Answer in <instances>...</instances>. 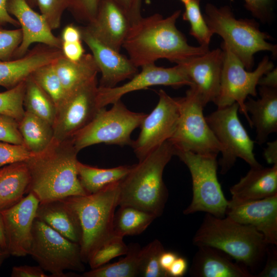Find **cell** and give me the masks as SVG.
Returning a JSON list of instances; mask_svg holds the SVG:
<instances>
[{
  "mask_svg": "<svg viewBox=\"0 0 277 277\" xmlns=\"http://www.w3.org/2000/svg\"><path fill=\"white\" fill-rule=\"evenodd\" d=\"M181 13L178 10L166 18L155 13L131 25L122 47L136 67L155 64L162 58L177 64L209 50V47L189 45L176 26Z\"/></svg>",
  "mask_w": 277,
  "mask_h": 277,
  "instance_id": "obj_1",
  "label": "cell"
},
{
  "mask_svg": "<svg viewBox=\"0 0 277 277\" xmlns=\"http://www.w3.org/2000/svg\"><path fill=\"white\" fill-rule=\"evenodd\" d=\"M78 153L71 140H53L46 150L30 156L25 161L30 174L29 192L39 202L88 194L78 176Z\"/></svg>",
  "mask_w": 277,
  "mask_h": 277,
  "instance_id": "obj_2",
  "label": "cell"
},
{
  "mask_svg": "<svg viewBox=\"0 0 277 277\" xmlns=\"http://www.w3.org/2000/svg\"><path fill=\"white\" fill-rule=\"evenodd\" d=\"M169 140L151 152L137 164L120 183L119 206H130L154 215L163 213L168 199L164 182V169L175 155Z\"/></svg>",
  "mask_w": 277,
  "mask_h": 277,
  "instance_id": "obj_3",
  "label": "cell"
},
{
  "mask_svg": "<svg viewBox=\"0 0 277 277\" xmlns=\"http://www.w3.org/2000/svg\"><path fill=\"white\" fill-rule=\"evenodd\" d=\"M192 242L197 247L209 246L223 251L251 270L252 274L263 263L269 245L254 227L226 216L219 217L207 213Z\"/></svg>",
  "mask_w": 277,
  "mask_h": 277,
  "instance_id": "obj_4",
  "label": "cell"
},
{
  "mask_svg": "<svg viewBox=\"0 0 277 277\" xmlns=\"http://www.w3.org/2000/svg\"><path fill=\"white\" fill-rule=\"evenodd\" d=\"M121 182L94 193L65 198L81 223L82 238L80 245L84 263H88L94 253L114 236L113 221L118 206Z\"/></svg>",
  "mask_w": 277,
  "mask_h": 277,
  "instance_id": "obj_5",
  "label": "cell"
},
{
  "mask_svg": "<svg viewBox=\"0 0 277 277\" xmlns=\"http://www.w3.org/2000/svg\"><path fill=\"white\" fill-rule=\"evenodd\" d=\"M203 15L213 34L223 38L247 70L252 69L254 55L258 52L268 51L276 56V45L267 42L271 36L260 30L254 19H237L230 6L217 7L211 3L205 6Z\"/></svg>",
  "mask_w": 277,
  "mask_h": 277,
  "instance_id": "obj_6",
  "label": "cell"
},
{
  "mask_svg": "<svg viewBox=\"0 0 277 277\" xmlns=\"http://www.w3.org/2000/svg\"><path fill=\"white\" fill-rule=\"evenodd\" d=\"M45 271L52 277L76 275L66 270L85 271L79 244L72 242L42 221L35 219L29 252Z\"/></svg>",
  "mask_w": 277,
  "mask_h": 277,
  "instance_id": "obj_7",
  "label": "cell"
},
{
  "mask_svg": "<svg viewBox=\"0 0 277 277\" xmlns=\"http://www.w3.org/2000/svg\"><path fill=\"white\" fill-rule=\"evenodd\" d=\"M146 114L130 111L120 100L109 110L101 108L92 120L70 140L78 152L102 143L131 146V133L140 126Z\"/></svg>",
  "mask_w": 277,
  "mask_h": 277,
  "instance_id": "obj_8",
  "label": "cell"
},
{
  "mask_svg": "<svg viewBox=\"0 0 277 277\" xmlns=\"http://www.w3.org/2000/svg\"><path fill=\"white\" fill-rule=\"evenodd\" d=\"M175 155L187 166L192 179V198L183 213L203 211L225 217L228 201L218 180L217 156L182 151H175Z\"/></svg>",
  "mask_w": 277,
  "mask_h": 277,
  "instance_id": "obj_9",
  "label": "cell"
},
{
  "mask_svg": "<svg viewBox=\"0 0 277 277\" xmlns=\"http://www.w3.org/2000/svg\"><path fill=\"white\" fill-rule=\"evenodd\" d=\"M237 103L217 110L205 117L206 120L222 147L219 164L220 173H227L241 158L251 168L262 166L253 153L254 143L241 123Z\"/></svg>",
  "mask_w": 277,
  "mask_h": 277,
  "instance_id": "obj_10",
  "label": "cell"
},
{
  "mask_svg": "<svg viewBox=\"0 0 277 277\" xmlns=\"http://www.w3.org/2000/svg\"><path fill=\"white\" fill-rule=\"evenodd\" d=\"M180 114L176 129L168 140L175 151L217 156L222 147L203 114L204 107L190 89L179 98Z\"/></svg>",
  "mask_w": 277,
  "mask_h": 277,
  "instance_id": "obj_11",
  "label": "cell"
},
{
  "mask_svg": "<svg viewBox=\"0 0 277 277\" xmlns=\"http://www.w3.org/2000/svg\"><path fill=\"white\" fill-rule=\"evenodd\" d=\"M223 62L220 91L214 104L222 108L237 103L240 112L246 117L251 127L250 117L245 103L249 95L256 96V86L260 78L273 69V63L267 56L263 57L253 71L247 70L228 46L221 44Z\"/></svg>",
  "mask_w": 277,
  "mask_h": 277,
  "instance_id": "obj_12",
  "label": "cell"
},
{
  "mask_svg": "<svg viewBox=\"0 0 277 277\" xmlns=\"http://www.w3.org/2000/svg\"><path fill=\"white\" fill-rule=\"evenodd\" d=\"M157 93V105L143 119L139 135L131 145L138 161L170 139L176 127L180 114L179 98H173L162 89Z\"/></svg>",
  "mask_w": 277,
  "mask_h": 277,
  "instance_id": "obj_13",
  "label": "cell"
},
{
  "mask_svg": "<svg viewBox=\"0 0 277 277\" xmlns=\"http://www.w3.org/2000/svg\"><path fill=\"white\" fill-rule=\"evenodd\" d=\"M95 78L68 96L57 108L53 124L54 140H70L86 127L98 110Z\"/></svg>",
  "mask_w": 277,
  "mask_h": 277,
  "instance_id": "obj_14",
  "label": "cell"
},
{
  "mask_svg": "<svg viewBox=\"0 0 277 277\" xmlns=\"http://www.w3.org/2000/svg\"><path fill=\"white\" fill-rule=\"evenodd\" d=\"M141 68L139 73L121 86L111 88L98 87L96 98L98 107H105L121 100L122 96L128 93L151 86L162 85L178 88L191 85L179 64L173 67L165 68L151 64L144 65Z\"/></svg>",
  "mask_w": 277,
  "mask_h": 277,
  "instance_id": "obj_15",
  "label": "cell"
},
{
  "mask_svg": "<svg viewBox=\"0 0 277 277\" xmlns=\"http://www.w3.org/2000/svg\"><path fill=\"white\" fill-rule=\"evenodd\" d=\"M39 203L35 195L29 192L19 202L0 212L10 255L23 256L29 254L32 228Z\"/></svg>",
  "mask_w": 277,
  "mask_h": 277,
  "instance_id": "obj_16",
  "label": "cell"
},
{
  "mask_svg": "<svg viewBox=\"0 0 277 277\" xmlns=\"http://www.w3.org/2000/svg\"><path fill=\"white\" fill-rule=\"evenodd\" d=\"M223 51L220 48L183 61L180 65L191 83L189 86L205 107L214 102L221 80Z\"/></svg>",
  "mask_w": 277,
  "mask_h": 277,
  "instance_id": "obj_17",
  "label": "cell"
},
{
  "mask_svg": "<svg viewBox=\"0 0 277 277\" xmlns=\"http://www.w3.org/2000/svg\"><path fill=\"white\" fill-rule=\"evenodd\" d=\"M225 216L254 227L268 244L277 245V194L239 203L228 201Z\"/></svg>",
  "mask_w": 277,
  "mask_h": 277,
  "instance_id": "obj_18",
  "label": "cell"
},
{
  "mask_svg": "<svg viewBox=\"0 0 277 277\" xmlns=\"http://www.w3.org/2000/svg\"><path fill=\"white\" fill-rule=\"evenodd\" d=\"M6 6L8 13L18 21L22 32V42L13 57L24 56L29 46L34 43L61 49V39L53 34L45 17L34 11L27 0H8Z\"/></svg>",
  "mask_w": 277,
  "mask_h": 277,
  "instance_id": "obj_19",
  "label": "cell"
},
{
  "mask_svg": "<svg viewBox=\"0 0 277 277\" xmlns=\"http://www.w3.org/2000/svg\"><path fill=\"white\" fill-rule=\"evenodd\" d=\"M82 39L92 52V55L101 73L98 87L111 88L137 73V68L129 58L105 44L86 27L81 28Z\"/></svg>",
  "mask_w": 277,
  "mask_h": 277,
  "instance_id": "obj_20",
  "label": "cell"
},
{
  "mask_svg": "<svg viewBox=\"0 0 277 277\" xmlns=\"http://www.w3.org/2000/svg\"><path fill=\"white\" fill-rule=\"evenodd\" d=\"M127 12L113 0H100L94 19L85 27L100 41L120 51L131 27Z\"/></svg>",
  "mask_w": 277,
  "mask_h": 277,
  "instance_id": "obj_21",
  "label": "cell"
},
{
  "mask_svg": "<svg viewBox=\"0 0 277 277\" xmlns=\"http://www.w3.org/2000/svg\"><path fill=\"white\" fill-rule=\"evenodd\" d=\"M189 269L193 277H254L243 265L233 262L223 251L209 246L197 247Z\"/></svg>",
  "mask_w": 277,
  "mask_h": 277,
  "instance_id": "obj_22",
  "label": "cell"
},
{
  "mask_svg": "<svg viewBox=\"0 0 277 277\" xmlns=\"http://www.w3.org/2000/svg\"><path fill=\"white\" fill-rule=\"evenodd\" d=\"M230 200L239 203L257 200L277 194V164L271 167H252L230 188Z\"/></svg>",
  "mask_w": 277,
  "mask_h": 277,
  "instance_id": "obj_23",
  "label": "cell"
},
{
  "mask_svg": "<svg viewBox=\"0 0 277 277\" xmlns=\"http://www.w3.org/2000/svg\"><path fill=\"white\" fill-rule=\"evenodd\" d=\"M62 56L61 49L52 48L35 50L13 60H0V86L11 89L40 67L53 63Z\"/></svg>",
  "mask_w": 277,
  "mask_h": 277,
  "instance_id": "obj_24",
  "label": "cell"
},
{
  "mask_svg": "<svg viewBox=\"0 0 277 277\" xmlns=\"http://www.w3.org/2000/svg\"><path fill=\"white\" fill-rule=\"evenodd\" d=\"M260 97L256 100L248 96L245 107L251 114V127L255 128V142L265 143L269 135L277 132V88L261 86Z\"/></svg>",
  "mask_w": 277,
  "mask_h": 277,
  "instance_id": "obj_25",
  "label": "cell"
},
{
  "mask_svg": "<svg viewBox=\"0 0 277 277\" xmlns=\"http://www.w3.org/2000/svg\"><path fill=\"white\" fill-rule=\"evenodd\" d=\"M35 218L72 242L80 244L82 230L80 220L65 199L39 202Z\"/></svg>",
  "mask_w": 277,
  "mask_h": 277,
  "instance_id": "obj_26",
  "label": "cell"
},
{
  "mask_svg": "<svg viewBox=\"0 0 277 277\" xmlns=\"http://www.w3.org/2000/svg\"><path fill=\"white\" fill-rule=\"evenodd\" d=\"M53 65L66 97L96 78L99 72L91 54H85L81 60L76 62L71 61L63 55L56 60Z\"/></svg>",
  "mask_w": 277,
  "mask_h": 277,
  "instance_id": "obj_27",
  "label": "cell"
},
{
  "mask_svg": "<svg viewBox=\"0 0 277 277\" xmlns=\"http://www.w3.org/2000/svg\"><path fill=\"white\" fill-rule=\"evenodd\" d=\"M30 181L25 162L0 168V212L19 202L29 192Z\"/></svg>",
  "mask_w": 277,
  "mask_h": 277,
  "instance_id": "obj_28",
  "label": "cell"
},
{
  "mask_svg": "<svg viewBox=\"0 0 277 277\" xmlns=\"http://www.w3.org/2000/svg\"><path fill=\"white\" fill-rule=\"evenodd\" d=\"M23 144L33 154L46 150L54 140L53 126L28 112L18 122Z\"/></svg>",
  "mask_w": 277,
  "mask_h": 277,
  "instance_id": "obj_29",
  "label": "cell"
},
{
  "mask_svg": "<svg viewBox=\"0 0 277 277\" xmlns=\"http://www.w3.org/2000/svg\"><path fill=\"white\" fill-rule=\"evenodd\" d=\"M133 165L100 168L80 162L77 163L81 184L87 194L95 193L113 183L122 181L130 172Z\"/></svg>",
  "mask_w": 277,
  "mask_h": 277,
  "instance_id": "obj_30",
  "label": "cell"
},
{
  "mask_svg": "<svg viewBox=\"0 0 277 277\" xmlns=\"http://www.w3.org/2000/svg\"><path fill=\"white\" fill-rule=\"evenodd\" d=\"M156 217L149 212L130 206H120L115 212L114 235L124 238L143 232Z\"/></svg>",
  "mask_w": 277,
  "mask_h": 277,
  "instance_id": "obj_31",
  "label": "cell"
},
{
  "mask_svg": "<svg viewBox=\"0 0 277 277\" xmlns=\"http://www.w3.org/2000/svg\"><path fill=\"white\" fill-rule=\"evenodd\" d=\"M126 256L117 262L105 264L84 272L83 277H135L139 276V261L141 247L137 243L128 245Z\"/></svg>",
  "mask_w": 277,
  "mask_h": 277,
  "instance_id": "obj_32",
  "label": "cell"
},
{
  "mask_svg": "<svg viewBox=\"0 0 277 277\" xmlns=\"http://www.w3.org/2000/svg\"><path fill=\"white\" fill-rule=\"evenodd\" d=\"M23 105L26 112L38 116L53 126L57 108L51 98L31 75L25 80Z\"/></svg>",
  "mask_w": 277,
  "mask_h": 277,
  "instance_id": "obj_33",
  "label": "cell"
},
{
  "mask_svg": "<svg viewBox=\"0 0 277 277\" xmlns=\"http://www.w3.org/2000/svg\"><path fill=\"white\" fill-rule=\"evenodd\" d=\"M201 0H189L184 4L183 19L189 23L190 34L194 37L200 46L209 47L213 35L200 9Z\"/></svg>",
  "mask_w": 277,
  "mask_h": 277,
  "instance_id": "obj_34",
  "label": "cell"
},
{
  "mask_svg": "<svg viewBox=\"0 0 277 277\" xmlns=\"http://www.w3.org/2000/svg\"><path fill=\"white\" fill-rule=\"evenodd\" d=\"M53 63L40 67L31 76L57 108L65 100L66 95Z\"/></svg>",
  "mask_w": 277,
  "mask_h": 277,
  "instance_id": "obj_35",
  "label": "cell"
},
{
  "mask_svg": "<svg viewBox=\"0 0 277 277\" xmlns=\"http://www.w3.org/2000/svg\"><path fill=\"white\" fill-rule=\"evenodd\" d=\"M164 250L163 244L157 239L154 240L141 248L139 276L169 277L160 264V257Z\"/></svg>",
  "mask_w": 277,
  "mask_h": 277,
  "instance_id": "obj_36",
  "label": "cell"
},
{
  "mask_svg": "<svg viewBox=\"0 0 277 277\" xmlns=\"http://www.w3.org/2000/svg\"><path fill=\"white\" fill-rule=\"evenodd\" d=\"M25 80L11 89L0 92L1 114L10 116L18 122L22 118L25 112L23 105Z\"/></svg>",
  "mask_w": 277,
  "mask_h": 277,
  "instance_id": "obj_37",
  "label": "cell"
},
{
  "mask_svg": "<svg viewBox=\"0 0 277 277\" xmlns=\"http://www.w3.org/2000/svg\"><path fill=\"white\" fill-rule=\"evenodd\" d=\"M128 246L123 241V238L114 235L103 244L92 255L88 264L91 269L102 266L113 259L125 255Z\"/></svg>",
  "mask_w": 277,
  "mask_h": 277,
  "instance_id": "obj_38",
  "label": "cell"
},
{
  "mask_svg": "<svg viewBox=\"0 0 277 277\" xmlns=\"http://www.w3.org/2000/svg\"><path fill=\"white\" fill-rule=\"evenodd\" d=\"M71 0H36L41 14L45 17L51 29L60 26L64 11L69 8Z\"/></svg>",
  "mask_w": 277,
  "mask_h": 277,
  "instance_id": "obj_39",
  "label": "cell"
},
{
  "mask_svg": "<svg viewBox=\"0 0 277 277\" xmlns=\"http://www.w3.org/2000/svg\"><path fill=\"white\" fill-rule=\"evenodd\" d=\"M32 155L24 144L0 141V168L10 164L25 162Z\"/></svg>",
  "mask_w": 277,
  "mask_h": 277,
  "instance_id": "obj_40",
  "label": "cell"
},
{
  "mask_svg": "<svg viewBox=\"0 0 277 277\" xmlns=\"http://www.w3.org/2000/svg\"><path fill=\"white\" fill-rule=\"evenodd\" d=\"M0 25V60H10L21 44L22 32L21 28L4 29Z\"/></svg>",
  "mask_w": 277,
  "mask_h": 277,
  "instance_id": "obj_41",
  "label": "cell"
},
{
  "mask_svg": "<svg viewBox=\"0 0 277 277\" xmlns=\"http://www.w3.org/2000/svg\"><path fill=\"white\" fill-rule=\"evenodd\" d=\"M0 141L15 144H23L18 129V122L15 119L0 114Z\"/></svg>",
  "mask_w": 277,
  "mask_h": 277,
  "instance_id": "obj_42",
  "label": "cell"
},
{
  "mask_svg": "<svg viewBox=\"0 0 277 277\" xmlns=\"http://www.w3.org/2000/svg\"><path fill=\"white\" fill-rule=\"evenodd\" d=\"M100 0H71L69 9L80 20L89 24L95 17Z\"/></svg>",
  "mask_w": 277,
  "mask_h": 277,
  "instance_id": "obj_43",
  "label": "cell"
},
{
  "mask_svg": "<svg viewBox=\"0 0 277 277\" xmlns=\"http://www.w3.org/2000/svg\"><path fill=\"white\" fill-rule=\"evenodd\" d=\"M244 6L252 16L266 23L271 18L275 0H244Z\"/></svg>",
  "mask_w": 277,
  "mask_h": 277,
  "instance_id": "obj_44",
  "label": "cell"
},
{
  "mask_svg": "<svg viewBox=\"0 0 277 277\" xmlns=\"http://www.w3.org/2000/svg\"><path fill=\"white\" fill-rule=\"evenodd\" d=\"M266 262L263 269L254 277L277 276V249L276 246L269 245L266 251Z\"/></svg>",
  "mask_w": 277,
  "mask_h": 277,
  "instance_id": "obj_45",
  "label": "cell"
},
{
  "mask_svg": "<svg viewBox=\"0 0 277 277\" xmlns=\"http://www.w3.org/2000/svg\"><path fill=\"white\" fill-rule=\"evenodd\" d=\"M61 50L65 57L73 62L79 61L85 54L81 41L62 42Z\"/></svg>",
  "mask_w": 277,
  "mask_h": 277,
  "instance_id": "obj_46",
  "label": "cell"
},
{
  "mask_svg": "<svg viewBox=\"0 0 277 277\" xmlns=\"http://www.w3.org/2000/svg\"><path fill=\"white\" fill-rule=\"evenodd\" d=\"M11 277H47L43 269L39 266L21 265L13 266Z\"/></svg>",
  "mask_w": 277,
  "mask_h": 277,
  "instance_id": "obj_47",
  "label": "cell"
},
{
  "mask_svg": "<svg viewBox=\"0 0 277 277\" xmlns=\"http://www.w3.org/2000/svg\"><path fill=\"white\" fill-rule=\"evenodd\" d=\"M187 269V260L178 256L168 271L169 277H182L185 275Z\"/></svg>",
  "mask_w": 277,
  "mask_h": 277,
  "instance_id": "obj_48",
  "label": "cell"
},
{
  "mask_svg": "<svg viewBox=\"0 0 277 277\" xmlns=\"http://www.w3.org/2000/svg\"><path fill=\"white\" fill-rule=\"evenodd\" d=\"M62 42H74L81 41L82 31L80 28L73 25L67 26L63 30L61 37Z\"/></svg>",
  "mask_w": 277,
  "mask_h": 277,
  "instance_id": "obj_49",
  "label": "cell"
},
{
  "mask_svg": "<svg viewBox=\"0 0 277 277\" xmlns=\"http://www.w3.org/2000/svg\"><path fill=\"white\" fill-rule=\"evenodd\" d=\"M8 0H0V25L10 24L15 26H19L18 21L7 11Z\"/></svg>",
  "mask_w": 277,
  "mask_h": 277,
  "instance_id": "obj_50",
  "label": "cell"
},
{
  "mask_svg": "<svg viewBox=\"0 0 277 277\" xmlns=\"http://www.w3.org/2000/svg\"><path fill=\"white\" fill-rule=\"evenodd\" d=\"M258 85L277 88L276 68H273L263 75L259 81Z\"/></svg>",
  "mask_w": 277,
  "mask_h": 277,
  "instance_id": "obj_51",
  "label": "cell"
},
{
  "mask_svg": "<svg viewBox=\"0 0 277 277\" xmlns=\"http://www.w3.org/2000/svg\"><path fill=\"white\" fill-rule=\"evenodd\" d=\"M177 256L178 255L176 253L171 251L165 250L161 253L160 257V264L161 268L167 274L169 268Z\"/></svg>",
  "mask_w": 277,
  "mask_h": 277,
  "instance_id": "obj_52",
  "label": "cell"
},
{
  "mask_svg": "<svg viewBox=\"0 0 277 277\" xmlns=\"http://www.w3.org/2000/svg\"><path fill=\"white\" fill-rule=\"evenodd\" d=\"M264 156L268 164H277V142L276 140L267 143L264 150Z\"/></svg>",
  "mask_w": 277,
  "mask_h": 277,
  "instance_id": "obj_53",
  "label": "cell"
},
{
  "mask_svg": "<svg viewBox=\"0 0 277 277\" xmlns=\"http://www.w3.org/2000/svg\"><path fill=\"white\" fill-rule=\"evenodd\" d=\"M142 0H133L132 7L129 14V18L131 25L138 21L141 17V8Z\"/></svg>",
  "mask_w": 277,
  "mask_h": 277,
  "instance_id": "obj_54",
  "label": "cell"
},
{
  "mask_svg": "<svg viewBox=\"0 0 277 277\" xmlns=\"http://www.w3.org/2000/svg\"><path fill=\"white\" fill-rule=\"evenodd\" d=\"M0 245L1 246L6 249H7V242L5 234L4 225L2 221V218L0 213Z\"/></svg>",
  "mask_w": 277,
  "mask_h": 277,
  "instance_id": "obj_55",
  "label": "cell"
},
{
  "mask_svg": "<svg viewBox=\"0 0 277 277\" xmlns=\"http://www.w3.org/2000/svg\"><path fill=\"white\" fill-rule=\"evenodd\" d=\"M123 8L128 13V16L132 7L133 0H113Z\"/></svg>",
  "mask_w": 277,
  "mask_h": 277,
  "instance_id": "obj_56",
  "label": "cell"
},
{
  "mask_svg": "<svg viewBox=\"0 0 277 277\" xmlns=\"http://www.w3.org/2000/svg\"><path fill=\"white\" fill-rule=\"evenodd\" d=\"M10 255L8 252L0 245V267L4 261Z\"/></svg>",
  "mask_w": 277,
  "mask_h": 277,
  "instance_id": "obj_57",
  "label": "cell"
},
{
  "mask_svg": "<svg viewBox=\"0 0 277 277\" xmlns=\"http://www.w3.org/2000/svg\"><path fill=\"white\" fill-rule=\"evenodd\" d=\"M27 1L31 7L36 5V0H27Z\"/></svg>",
  "mask_w": 277,
  "mask_h": 277,
  "instance_id": "obj_58",
  "label": "cell"
},
{
  "mask_svg": "<svg viewBox=\"0 0 277 277\" xmlns=\"http://www.w3.org/2000/svg\"><path fill=\"white\" fill-rule=\"evenodd\" d=\"M184 5L186 4L189 0H179Z\"/></svg>",
  "mask_w": 277,
  "mask_h": 277,
  "instance_id": "obj_59",
  "label": "cell"
}]
</instances>
